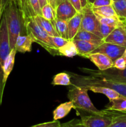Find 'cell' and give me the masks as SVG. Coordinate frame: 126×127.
<instances>
[{"label":"cell","instance_id":"49","mask_svg":"<svg viewBox=\"0 0 126 127\" xmlns=\"http://www.w3.org/2000/svg\"><path fill=\"white\" fill-rule=\"evenodd\" d=\"M61 127V126H60V127Z\"/></svg>","mask_w":126,"mask_h":127},{"label":"cell","instance_id":"47","mask_svg":"<svg viewBox=\"0 0 126 127\" xmlns=\"http://www.w3.org/2000/svg\"><path fill=\"white\" fill-rule=\"evenodd\" d=\"M2 14L1 11V9H0V21H1V17H2Z\"/></svg>","mask_w":126,"mask_h":127},{"label":"cell","instance_id":"34","mask_svg":"<svg viewBox=\"0 0 126 127\" xmlns=\"http://www.w3.org/2000/svg\"><path fill=\"white\" fill-rule=\"evenodd\" d=\"M62 127H86L85 125L83 124L81 119H73L69 122L64 123L61 124Z\"/></svg>","mask_w":126,"mask_h":127},{"label":"cell","instance_id":"48","mask_svg":"<svg viewBox=\"0 0 126 127\" xmlns=\"http://www.w3.org/2000/svg\"><path fill=\"white\" fill-rule=\"evenodd\" d=\"M114 1V0H111V1H112H112Z\"/></svg>","mask_w":126,"mask_h":127},{"label":"cell","instance_id":"8","mask_svg":"<svg viewBox=\"0 0 126 127\" xmlns=\"http://www.w3.org/2000/svg\"><path fill=\"white\" fill-rule=\"evenodd\" d=\"M103 114H90L81 116V120L86 127H109L112 124V116L105 109Z\"/></svg>","mask_w":126,"mask_h":127},{"label":"cell","instance_id":"39","mask_svg":"<svg viewBox=\"0 0 126 127\" xmlns=\"http://www.w3.org/2000/svg\"><path fill=\"white\" fill-rule=\"evenodd\" d=\"M10 1L11 0H0V9H1V11L2 14L3 13L5 8L7 6V5L8 4Z\"/></svg>","mask_w":126,"mask_h":127},{"label":"cell","instance_id":"44","mask_svg":"<svg viewBox=\"0 0 126 127\" xmlns=\"http://www.w3.org/2000/svg\"><path fill=\"white\" fill-rule=\"evenodd\" d=\"M67 1V0H56V4H57V6L58 4H59L60 3L63 2V1Z\"/></svg>","mask_w":126,"mask_h":127},{"label":"cell","instance_id":"17","mask_svg":"<svg viewBox=\"0 0 126 127\" xmlns=\"http://www.w3.org/2000/svg\"><path fill=\"white\" fill-rule=\"evenodd\" d=\"M74 106L73 103L70 100L62 103L58 105L55 110L53 111V120H59L63 119L70 113V110L74 109Z\"/></svg>","mask_w":126,"mask_h":127},{"label":"cell","instance_id":"13","mask_svg":"<svg viewBox=\"0 0 126 127\" xmlns=\"http://www.w3.org/2000/svg\"><path fill=\"white\" fill-rule=\"evenodd\" d=\"M72 40L77 49L78 55L83 57H85L86 55L91 53L102 43L90 42V41L81 40Z\"/></svg>","mask_w":126,"mask_h":127},{"label":"cell","instance_id":"25","mask_svg":"<svg viewBox=\"0 0 126 127\" xmlns=\"http://www.w3.org/2000/svg\"><path fill=\"white\" fill-rule=\"evenodd\" d=\"M52 23H53L56 31L60 37L69 40L67 33V21H63V20H61L56 17L54 21H52Z\"/></svg>","mask_w":126,"mask_h":127},{"label":"cell","instance_id":"36","mask_svg":"<svg viewBox=\"0 0 126 127\" xmlns=\"http://www.w3.org/2000/svg\"><path fill=\"white\" fill-rule=\"evenodd\" d=\"M61 123L59 120H53L48 122L42 123V124L35 125L30 127H59L61 126Z\"/></svg>","mask_w":126,"mask_h":127},{"label":"cell","instance_id":"18","mask_svg":"<svg viewBox=\"0 0 126 127\" xmlns=\"http://www.w3.org/2000/svg\"><path fill=\"white\" fill-rule=\"evenodd\" d=\"M16 52L17 51H16V48H13L11 50L4 62L3 66V83L5 85H6L7 78H8L10 73H11L12 69H13Z\"/></svg>","mask_w":126,"mask_h":127},{"label":"cell","instance_id":"29","mask_svg":"<svg viewBox=\"0 0 126 127\" xmlns=\"http://www.w3.org/2000/svg\"><path fill=\"white\" fill-rule=\"evenodd\" d=\"M42 16L46 19L52 22L56 18V10L49 3L46 4L42 8Z\"/></svg>","mask_w":126,"mask_h":127},{"label":"cell","instance_id":"21","mask_svg":"<svg viewBox=\"0 0 126 127\" xmlns=\"http://www.w3.org/2000/svg\"><path fill=\"white\" fill-rule=\"evenodd\" d=\"M58 50L59 56H64L69 58H72L75 57V55H78V51L75 43H74L73 40H70L64 45L58 48Z\"/></svg>","mask_w":126,"mask_h":127},{"label":"cell","instance_id":"40","mask_svg":"<svg viewBox=\"0 0 126 127\" xmlns=\"http://www.w3.org/2000/svg\"><path fill=\"white\" fill-rule=\"evenodd\" d=\"M48 3L56 10L57 7V4H56V0H48Z\"/></svg>","mask_w":126,"mask_h":127},{"label":"cell","instance_id":"28","mask_svg":"<svg viewBox=\"0 0 126 127\" xmlns=\"http://www.w3.org/2000/svg\"><path fill=\"white\" fill-rule=\"evenodd\" d=\"M95 15H96L97 19L101 24L109 25V26H113L114 27H122L123 25V20L121 19L119 17H104V16H100L96 14Z\"/></svg>","mask_w":126,"mask_h":127},{"label":"cell","instance_id":"31","mask_svg":"<svg viewBox=\"0 0 126 127\" xmlns=\"http://www.w3.org/2000/svg\"><path fill=\"white\" fill-rule=\"evenodd\" d=\"M27 2L31 17H33L35 15H42V8L38 0H27Z\"/></svg>","mask_w":126,"mask_h":127},{"label":"cell","instance_id":"37","mask_svg":"<svg viewBox=\"0 0 126 127\" xmlns=\"http://www.w3.org/2000/svg\"><path fill=\"white\" fill-rule=\"evenodd\" d=\"M110 4H112L111 0H95L91 5L92 7H100Z\"/></svg>","mask_w":126,"mask_h":127},{"label":"cell","instance_id":"4","mask_svg":"<svg viewBox=\"0 0 126 127\" xmlns=\"http://www.w3.org/2000/svg\"><path fill=\"white\" fill-rule=\"evenodd\" d=\"M26 33L32 36L33 42L42 46L53 56L59 55L58 48L53 45L51 36L48 35L40 26H38L33 17L28 19L25 23Z\"/></svg>","mask_w":126,"mask_h":127},{"label":"cell","instance_id":"3","mask_svg":"<svg viewBox=\"0 0 126 127\" xmlns=\"http://www.w3.org/2000/svg\"><path fill=\"white\" fill-rule=\"evenodd\" d=\"M88 91L85 88L71 85V88L68 91L67 97L74 104V109L77 112L81 110L89 114H104V110H98L93 105L89 97Z\"/></svg>","mask_w":126,"mask_h":127},{"label":"cell","instance_id":"41","mask_svg":"<svg viewBox=\"0 0 126 127\" xmlns=\"http://www.w3.org/2000/svg\"><path fill=\"white\" fill-rule=\"evenodd\" d=\"M38 1H39V3L40 5L41 8H42L44 5H46V4L48 3V0H38Z\"/></svg>","mask_w":126,"mask_h":127},{"label":"cell","instance_id":"11","mask_svg":"<svg viewBox=\"0 0 126 127\" xmlns=\"http://www.w3.org/2000/svg\"><path fill=\"white\" fill-rule=\"evenodd\" d=\"M56 17L67 22L78 12L69 0L63 1L57 6L56 9Z\"/></svg>","mask_w":126,"mask_h":127},{"label":"cell","instance_id":"15","mask_svg":"<svg viewBox=\"0 0 126 127\" xmlns=\"http://www.w3.org/2000/svg\"><path fill=\"white\" fill-rule=\"evenodd\" d=\"M83 14L82 11L78 12L75 16L67 21L68 38L72 40L76 33L79 31L82 19Z\"/></svg>","mask_w":126,"mask_h":127},{"label":"cell","instance_id":"45","mask_svg":"<svg viewBox=\"0 0 126 127\" xmlns=\"http://www.w3.org/2000/svg\"><path fill=\"white\" fill-rule=\"evenodd\" d=\"M122 57H123L126 60V48H125V50H124V52L123 55H122Z\"/></svg>","mask_w":126,"mask_h":127},{"label":"cell","instance_id":"2","mask_svg":"<svg viewBox=\"0 0 126 127\" xmlns=\"http://www.w3.org/2000/svg\"><path fill=\"white\" fill-rule=\"evenodd\" d=\"M70 76L72 85L79 87H85L89 86H103L111 88L116 91L119 94L126 97V84L113 81L106 79L103 78L93 76L79 74L72 72H67Z\"/></svg>","mask_w":126,"mask_h":127},{"label":"cell","instance_id":"1","mask_svg":"<svg viewBox=\"0 0 126 127\" xmlns=\"http://www.w3.org/2000/svg\"><path fill=\"white\" fill-rule=\"evenodd\" d=\"M3 14L5 16L8 31L9 41L11 50L14 48L16 40L19 35L25 31L24 22L16 0H11L5 8Z\"/></svg>","mask_w":126,"mask_h":127},{"label":"cell","instance_id":"24","mask_svg":"<svg viewBox=\"0 0 126 127\" xmlns=\"http://www.w3.org/2000/svg\"><path fill=\"white\" fill-rule=\"evenodd\" d=\"M92 7V6H91ZM92 11L95 14L104 17H119L114 9L112 4L100 7H92Z\"/></svg>","mask_w":126,"mask_h":127},{"label":"cell","instance_id":"32","mask_svg":"<svg viewBox=\"0 0 126 127\" xmlns=\"http://www.w3.org/2000/svg\"><path fill=\"white\" fill-rule=\"evenodd\" d=\"M115 28H116V27L109 26V25L104 24L100 23V31L101 35H102L103 38H106L108 35H109L110 33H111V32H112Z\"/></svg>","mask_w":126,"mask_h":127},{"label":"cell","instance_id":"6","mask_svg":"<svg viewBox=\"0 0 126 127\" xmlns=\"http://www.w3.org/2000/svg\"><path fill=\"white\" fill-rule=\"evenodd\" d=\"M79 69L82 73L88 75L103 78L109 80L126 84V67L124 69H118L112 67L103 71L88 68H80Z\"/></svg>","mask_w":126,"mask_h":127},{"label":"cell","instance_id":"50","mask_svg":"<svg viewBox=\"0 0 126 127\" xmlns=\"http://www.w3.org/2000/svg\"></svg>","mask_w":126,"mask_h":127},{"label":"cell","instance_id":"27","mask_svg":"<svg viewBox=\"0 0 126 127\" xmlns=\"http://www.w3.org/2000/svg\"><path fill=\"white\" fill-rule=\"evenodd\" d=\"M112 6L117 16L121 19H126V0H117L112 1Z\"/></svg>","mask_w":126,"mask_h":127},{"label":"cell","instance_id":"26","mask_svg":"<svg viewBox=\"0 0 126 127\" xmlns=\"http://www.w3.org/2000/svg\"><path fill=\"white\" fill-rule=\"evenodd\" d=\"M51 84L53 86H71L70 75L65 72L58 73L53 77Z\"/></svg>","mask_w":126,"mask_h":127},{"label":"cell","instance_id":"19","mask_svg":"<svg viewBox=\"0 0 126 127\" xmlns=\"http://www.w3.org/2000/svg\"><path fill=\"white\" fill-rule=\"evenodd\" d=\"M83 88H86L88 91H91L95 93H100V94H104L108 98L109 100L117 99L121 95L116 91L111 88H106V87L89 86H85Z\"/></svg>","mask_w":126,"mask_h":127},{"label":"cell","instance_id":"7","mask_svg":"<svg viewBox=\"0 0 126 127\" xmlns=\"http://www.w3.org/2000/svg\"><path fill=\"white\" fill-rule=\"evenodd\" d=\"M81 11L82 12L83 16L79 30L88 31L103 39L100 31V22L93 12L91 5L88 4L85 7L82 9Z\"/></svg>","mask_w":126,"mask_h":127},{"label":"cell","instance_id":"23","mask_svg":"<svg viewBox=\"0 0 126 127\" xmlns=\"http://www.w3.org/2000/svg\"><path fill=\"white\" fill-rule=\"evenodd\" d=\"M73 40H81L90 41V42L103 43V39L96 35L84 30H79L76 33Z\"/></svg>","mask_w":126,"mask_h":127},{"label":"cell","instance_id":"30","mask_svg":"<svg viewBox=\"0 0 126 127\" xmlns=\"http://www.w3.org/2000/svg\"><path fill=\"white\" fill-rule=\"evenodd\" d=\"M16 1H17V4H18L20 11L22 14V18H23L25 25L26 21L29 18L32 17L30 13L29 9H28L27 0H16Z\"/></svg>","mask_w":126,"mask_h":127},{"label":"cell","instance_id":"43","mask_svg":"<svg viewBox=\"0 0 126 127\" xmlns=\"http://www.w3.org/2000/svg\"><path fill=\"white\" fill-rule=\"evenodd\" d=\"M121 27L123 29V30L124 31L125 33H126V19L123 20V25H122V26Z\"/></svg>","mask_w":126,"mask_h":127},{"label":"cell","instance_id":"35","mask_svg":"<svg viewBox=\"0 0 126 127\" xmlns=\"http://www.w3.org/2000/svg\"><path fill=\"white\" fill-rule=\"evenodd\" d=\"M126 67V60L122 56L113 62V68L118 69H124Z\"/></svg>","mask_w":126,"mask_h":127},{"label":"cell","instance_id":"14","mask_svg":"<svg viewBox=\"0 0 126 127\" xmlns=\"http://www.w3.org/2000/svg\"><path fill=\"white\" fill-rule=\"evenodd\" d=\"M33 42V40L30 35H20L16 40L14 48H16L17 52L20 53L30 52L32 51V45Z\"/></svg>","mask_w":126,"mask_h":127},{"label":"cell","instance_id":"12","mask_svg":"<svg viewBox=\"0 0 126 127\" xmlns=\"http://www.w3.org/2000/svg\"><path fill=\"white\" fill-rule=\"evenodd\" d=\"M103 41L126 47V33L121 27H116L106 38H103Z\"/></svg>","mask_w":126,"mask_h":127},{"label":"cell","instance_id":"38","mask_svg":"<svg viewBox=\"0 0 126 127\" xmlns=\"http://www.w3.org/2000/svg\"><path fill=\"white\" fill-rule=\"evenodd\" d=\"M70 3L74 6L77 11L78 12H80L82 11L81 3H80V0H69Z\"/></svg>","mask_w":126,"mask_h":127},{"label":"cell","instance_id":"20","mask_svg":"<svg viewBox=\"0 0 126 127\" xmlns=\"http://www.w3.org/2000/svg\"><path fill=\"white\" fill-rule=\"evenodd\" d=\"M106 110L112 116V124L109 127H126V111Z\"/></svg>","mask_w":126,"mask_h":127},{"label":"cell","instance_id":"10","mask_svg":"<svg viewBox=\"0 0 126 127\" xmlns=\"http://www.w3.org/2000/svg\"><path fill=\"white\" fill-rule=\"evenodd\" d=\"M84 58L90 60L100 71L106 70L113 67V61L103 53H89Z\"/></svg>","mask_w":126,"mask_h":127},{"label":"cell","instance_id":"46","mask_svg":"<svg viewBox=\"0 0 126 127\" xmlns=\"http://www.w3.org/2000/svg\"><path fill=\"white\" fill-rule=\"evenodd\" d=\"M87 1H88V4H91L94 2V1H95V0H87Z\"/></svg>","mask_w":126,"mask_h":127},{"label":"cell","instance_id":"22","mask_svg":"<svg viewBox=\"0 0 126 127\" xmlns=\"http://www.w3.org/2000/svg\"><path fill=\"white\" fill-rule=\"evenodd\" d=\"M106 109L115 111H126V97L121 95L119 97L109 100V103L106 105Z\"/></svg>","mask_w":126,"mask_h":127},{"label":"cell","instance_id":"42","mask_svg":"<svg viewBox=\"0 0 126 127\" xmlns=\"http://www.w3.org/2000/svg\"><path fill=\"white\" fill-rule=\"evenodd\" d=\"M80 3H81L82 9L83 7H85L88 4V2L87 0H80Z\"/></svg>","mask_w":126,"mask_h":127},{"label":"cell","instance_id":"9","mask_svg":"<svg viewBox=\"0 0 126 127\" xmlns=\"http://www.w3.org/2000/svg\"><path fill=\"white\" fill-rule=\"evenodd\" d=\"M126 47L117 45L113 43L103 42L99 45L95 50L90 53H100L105 55L112 61L116 60L117 58L122 56Z\"/></svg>","mask_w":126,"mask_h":127},{"label":"cell","instance_id":"16","mask_svg":"<svg viewBox=\"0 0 126 127\" xmlns=\"http://www.w3.org/2000/svg\"><path fill=\"white\" fill-rule=\"evenodd\" d=\"M33 20L35 21L36 23L40 26L48 35L51 37L54 36H59V34L57 33L53 26V23L51 21H48L43 17L42 15H35L33 17Z\"/></svg>","mask_w":126,"mask_h":127},{"label":"cell","instance_id":"5","mask_svg":"<svg viewBox=\"0 0 126 127\" xmlns=\"http://www.w3.org/2000/svg\"><path fill=\"white\" fill-rule=\"evenodd\" d=\"M11 52L8 31L5 16L2 13L0 21V105L3 97L5 84L3 83V66L7 55Z\"/></svg>","mask_w":126,"mask_h":127},{"label":"cell","instance_id":"33","mask_svg":"<svg viewBox=\"0 0 126 127\" xmlns=\"http://www.w3.org/2000/svg\"><path fill=\"white\" fill-rule=\"evenodd\" d=\"M51 38L52 43H53V45L58 49L59 48H60V47H63V45H64L69 40L68 39H65V38H63V37H60V36H54V37H51Z\"/></svg>","mask_w":126,"mask_h":127}]
</instances>
